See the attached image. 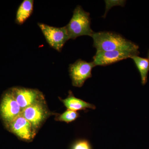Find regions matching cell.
Masks as SVG:
<instances>
[{
    "label": "cell",
    "mask_w": 149,
    "mask_h": 149,
    "mask_svg": "<svg viewBox=\"0 0 149 149\" xmlns=\"http://www.w3.org/2000/svg\"><path fill=\"white\" fill-rule=\"evenodd\" d=\"M140 54L139 51L115 50L97 52L93 56V62L95 66H107L123 60L131 58Z\"/></svg>",
    "instance_id": "obj_5"
},
{
    "label": "cell",
    "mask_w": 149,
    "mask_h": 149,
    "mask_svg": "<svg viewBox=\"0 0 149 149\" xmlns=\"http://www.w3.org/2000/svg\"><path fill=\"white\" fill-rule=\"evenodd\" d=\"M34 10V1L24 0L19 6L16 15L15 22L19 25L24 24L30 17Z\"/></svg>",
    "instance_id": "obj_11"
},
{
    "label": "cell",
    "mask_w": 149,
    "mask_h": 149,
    "mask_svg": "<svg viewBox=\"0 0 149 149\" xmlns=\"http://www.w3.org/2000/svg\"><path fill=\"white\" fill-rule=\"evenodd\" d=\"M61 100L68 109L73 111H87L88 109H96L95 105L75 97L71 91H69V95L67 97Z\"/></svg>",
    "instance_id": "obj_10"
},
{
    "label": "cell",
    "mask_w": 149,
    "mask_h": 149,
    "mask_svg": "<svg viewBox=\"0 0 149 149\" xmlns=\"http://www.w3.org/2000/svg\"><path fill=\"white\" fill-rule=\"evenodd\" d=\"M90 13L85 11L80 6H77L73 12V15L65 28L70 39L72 40L84 35L92 37L94 31L91 28Z\"/></svg>",
    "instance_id": "obj_2"
},
{
    "label": "cell",
    "mask_w": 149,
    "mask_h": 149,
    "mask_svg": "<svg viewBox=\"0 0 149 149\" xmlns=\"http://www.w3.org/2000/svg\"><path fill=\"white\" fill-rule=\"evenodd\" d=\"M6 127L10 132L24 141H31L35 135V131L31 123L21 114Z\"/></svg>",
    "instance_id": "obj_9"
},
{
    "label": "cell",
    "mask_w": 149,
    "mask_h": 149,
    "mask_svg": "<svg viewBox=\"0 0 149 149\" xmlns=\"http://www.w3.org/2000/svg\"><path fill=\"white\" fill-rule=\"evenodd\" d=\"M97 52L115 50L139 51V46L115 32H94L92 37Z\"/></svg>",
    "instance_id": "obj_1"
},
{
    "label": "cell",
    "mask_w": 149,
    "mask_h": 149,
    "mask_svg": "<svg viewBox=\"0 0 149 149\" xmlns=\"http://www.w3.org/2000/svg\"><path fill=\"white\" fill-rule=\"evenodd\" d=\"M96 66L93 61L91 62L77 60L69 67V75L74 87L81 88L87 79L92 77V71Z\"/></svg>",
    "instance_id": "obj_4"
},
{
    "label": "cell",
    "mask_w": 149,
    "mask_h": 149,
    "mask_svg": "<svg viewBox=\"0 0 149 149\" xmlns=\"http://www.w3.org/2000/svg\"><path fill=\"white\" fill-rule=\"evenodd\" d=\"M43 101H40L22 111V115L31 123L35 131L49 114Z\"/></svg>",
    "instance_id": "obj_8"
},
{
    "label": "cell",
    "mask_w": 149,
    "mask_h": 149,
    "mask_svg": "<svg viewBox=\"0 0 149 149\" xmlns=\"http://www.w3.org/2000/svg\"><path fill=\"white\" fill-rule=\"evenodd\" d=\"M148 58L149 59V50L148 51Z\"/></svg>",
    "instance_id": "obj_15"
},
{
    "label": "cell",
    "mask_w": 149,
    "mask_h": 149,
    "mask_svg": "<svg viewBox=\"0 0 149 149\" xmlns=\"http://www.w3.org/2000/svg\"><path fill=\"white\" fill-rule=\"evenodd\" d=\"M38 25L49 45L58 52H61L65 43L70 40L65 26L55 27L40 22Z\"/></svg>",
    "instance_id": "obj_3"
},
{
    "label": "cell",
    "mask_w": 149,
    "mask_h": 149,
    "mask_svg": "<svg viewBox=\"0 0 149 149\" xmlns=\"http://www.w3.org/2000/svg\"><path fill=\"white\" fill-rule=\"evenodd\" d=\"M10 91L22 110L44 100L43 94L37 89L14 87Z\"/></svg>",
    "instance_id": "obj_7"
},
{
    "label": "cell",
    "mask_w": 149,
    "mask_h": 149,
    "mask_svg": "<svg viewBox=\"0 0 149 149\" xmlns=\"http://www.w3.org/2000/svg\"><path fill=\"white\" fill-rule=\"evenodd\" d=\"M131 58L134 61L141 75L142 85H146L148 81V73L149 71V59L141 57L139 55L133 56Z\"/></svg>",
    "instance_id": "obj_12"
},
{
    "label": "cell",
    "mask_w": 149,
    "mask_h": 149,
    "mask_svg": "<svg viewBox=\"0 0 149 149\" xmlns=\"http://www.w3.org/2000/svg\"><path fill=\"white\" fill-rule=\"evenodd\" d=\"M22 111L10 90L7 91L0 103V116L6 126L21 115Z\"/></svg>",
    "instance_id": "obj_6"
},
{
    "label": "cell",
    "mask_w": 149,
    "mask_h": 149,
    "mask_svg": "<svg viewBox=\"0 0 149 149\" xmlns=\"http://www.w3.org/2000/svg\"><path fill=\"white\" fill-rule=\"evenodd\" d=\"M72 149H91L90 143L86 140H81L76 142Z\"/></svg>",
    "instance_id": "obj_14"
},
{
    "label": "cell",
    "mask_w": 149,
    "mask_h": 149,
    "mask_svg": "<svg viewBox=\"0 0 149 149\" xmlns=\"http://www.w3.org/2000/svg\"><path fill=\"white\" fill-rule=\"evenodd\" d=\"M79 116L80 115L77 112L68 109L63 113L59 115L56 117V120L69 123L76 120Z\"/></svg>",
    "instance_id": "obj_13"
}]
</instances>
